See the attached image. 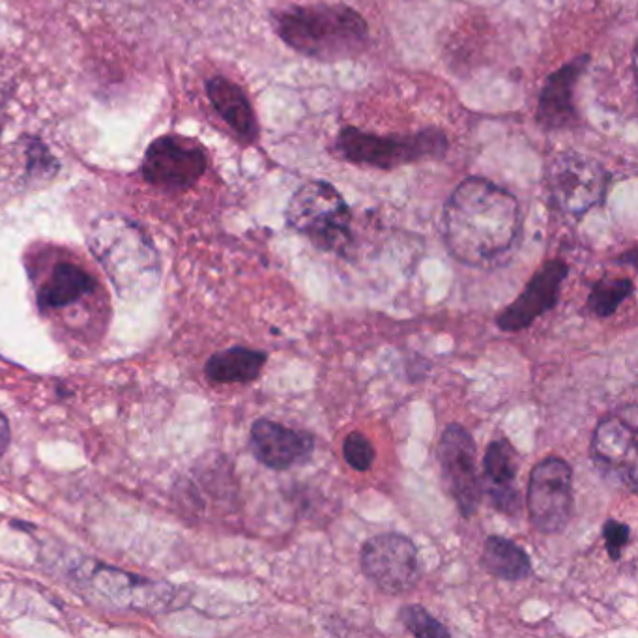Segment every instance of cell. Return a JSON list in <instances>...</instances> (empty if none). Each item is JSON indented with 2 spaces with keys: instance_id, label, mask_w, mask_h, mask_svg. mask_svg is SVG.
Returning a JSON list of instances; mask_svg holds the SVG:
<instances>
[{
  "instance_id": "obj_3",
  "label": "cell",
  "mask_w": 638,
  "mask_h": 638,
  "mask_svg": "<svg viewBox=\"0 0 638 638\" xmlns=\"http://www.w3.org/2000/svg\"><path fill=\"white\" fill-rule=\"evenodd\" d=\"M90 249L122 298L141 300L160 285L158 251L146 232L130 219L118 214L96 219L90 231Z\"/></svg>"
},
{
  "instance_id": "obj_2",
  "label": "cell",
  "mask_w": 638,
  "mask_h": 638,
  "mask_svg": "<svg viewBox=\"0 0 638 638\" xmlns=\"http://www.w3.org/2000/svg\"><path fill=\"white\" fill-rule=\"evenodd\" d=\"M274 27L290 49L320 62L358 55L369 32L362 15L345 4L290 6L274 15Z\"/></svg>"
},
{
  "instance_id": "obj_23",
  "label": "cell",
  "mask_w": 638,
  "mask_h": 638,
  "mask_svg": "<svg viewBox=\"0 0 638 638\" xmlns=\"http://www.w3.org/2000/svg\"><path fill=\"white\" fill-rule=\"evenodd\" d=\"M343 457L356 472H369L375 463V446L360 431H352L343 442Z\"/></svg>"
},
{
  "instance_id": "obj_22",
  "label": "cell",
  "mask_w": 638,
  "mask_h": 638,
  "mask_svg": "<svg viewBox=\"0 0 638 638\" xmlns=\"http://www.w3.org/2000/svg\"><path fill=\"white\" fill-rule=\"evenodd\" d=\"M399 620L408 633L421 638L450 637L451 633L435 620L421 605H406L399 612Z\"/></svg>"
},
{
  "instance_id": "obj_10",
  "label": "cell",
  "mask_w": 638,
  "mask_h": 638,
  "mask_svg": "<svg viewBox=\"0 0 638 638\" xmlns=\"http://www.w3.org/2000/svg\"><path fill=\"white\" fill-rule=\"evenodd\" d=\"M592 459L631 493L637 491V406L599 421L592 436Z\"/></svg>"
},
{
  "instance_id": "obj_24",
  "label": "cell",
  "mask_w": 638,
  "mask_h": 638,
  "mask_svg": "<svg viewBox=\"0 0 638 638\" xmlns=\"http://www.w3.org/2000/svg\"><path fill=\"white\" fill-rule=\"evenodd\" d=\"M27 173L32 178H51L58 173V161L53 158L49 148L38 139H27Z\"/></svg>"
},
{
  "instance_id": "obj_9",
  "label": "cell",
  "mask_w": 638,
  "mask_h": 638,
  "mask_svg": "<svg viewBox=\"0 0 638 638\" xmlns=\"http://www.w3.org/2000/svg\"><path fill=\"white\" fill-rule=\"evenodd\" d=\"M442 481L464 519L478 513L483 485L478 472V448L468 429L451 423L440 436L436 450Z\"/></svg>"
},
{
  "instance_id": "obj_21",
  "label": "cell",
  "mask_w": 638,
  "mask_h": 638,
  "mask_svg": "<svg viewBox=\"0 0 638 638\" xmlns=\"http://www.w3.org/2000/svg\"><path fill=\"white\" fill-rule=\"evenodd\" d=\"M635 285L627 277H601L588 294L586 307L599 319H607L618 311V307L633 294Z\"/></svg>"
},
{
  "instance_id": "obj_11",
  "label": "cell",
  "mask_w": 638,
  "mask_h": 638,
  "mask_svg": "<svg viewBox=\"0 0 638 638\" xmlns=\"http://www.w3.org/2000/svg\"><path fill=\"white\" fill-rule=\"evenodd\" d=\"M203 148L182 137L165 135L146 150L143 176L146 182L161 189H188L199 182L206 171Z\"/></svg>"
},
{
  "instance_id": "obj_17",
  "label": "cell",
  "mask_w": 638,
  "mask_h": 638,
  "mask_svg": "<svg viewBox=\"0 0 638 638\" xmlns=\"http://www.w3.org/2000/svg\"><path fill=\"white\" fill-rule=\"evenodd\" d=\"M206 90L214 109L231 126V130L244 141H255L259 135L257 116L244 90L219 75L206 83Z\"/></svg>"
},
{
  "instance_id": "obj_25",
  "label": "cell",
  "mask_w": 638,
  "mask_h": 638,
  "mask_svg": "<svg viewBox=\"0 0 638 638\" xmlns=\"http://www.w3.org/2000/svg\"><path fill=\"white\" fill-rule=\"evenodd\" d=\"M629 539H631V528H629V524L616 521V519H609V521L603 524L605 549H607L610 558H612L614 562H618V560L622 558Z\"/></svg>"
},
{
  "instance_id": "obj_18",
  "label": "cell",
  "mask_w": 638,
  "mask_h": 638,
  "mask_svg": "<svg viewBox=\"0 0 638 638\" xmlns=\"http://www.w3.org/2000/svg\"><path fill=\"white\" fill-rule=\"evenodd\" d=\"M268 362V354L262 350L232 347L214 354L204 367L206 378L214 384H249L261 377Z\"/></svg>"
},
{
  "instance_id": "obj_7",
  "label": "cell",
  "mask_w": 638,
  "mask_h": 638,
  "mask_svg": "<svg viewBox=\"0 0 638 638\" xmlns=\"http://www.w3.org/2000/svg\"><path fill=\"white\" fill-rule=\"evenodd\" d=\"M573 470L562 457H545L532 468L526 506L530 522L539 534L564 532L573 517Z\"/></svg>"
},
{
  "instance_id": "obj_13",
  "label": "cell",
  "mask_w": 638,
  "mask_h": 638,
  "mask_svg": "<svg viewBox=\"0 0 638 638\" xmlns=\"http://www.w3.org/2000/svg\"><path fill=\"white\" fill-rule=\"evenodd\" d=\"M313 450L315 438L305 431H296L266 418L255 421L251 427V451L257 461L270 470L283 472L305 463Z\"/></svg>"
},
{
  "instance_id": "obj_15",
  "label": "cell",
  "mask_w": 638,
  "mask_h": 638,
  "mask_svg": "<svg viewBox=\"0 0 638 638\" xmlns=\"http://www.w3.org/2000/svg\"><path fill=\"white\" fill-rule=\"evenodd\" d=\"M588 62V55L575 58L547 77L537 103L536 120L539 126H543L545 130H564L579 122V113L575 107V87Z\"/></svg>"
},
{
  "instance_id": "obj_8",
  "label": "cell",
  "mask_w": 638,
  "mask_h": 638,
  "mask_svg": "<svg viewBox=\"0 0 638 638\" xmlns=\"http://www.w3.org/2000/svg\"><path fill=\"white\" fill-rule=\"evenodd\" d=\"M363 575L384 594H406L421 579L420 556L410 537L386 532L369 537L363 543Z\"/></svg>"
},
{
  "instance_id": "obj_12",
  "label": "cell",
  "mask_w": 638,
  "mask_h": 638,
  "mask_svg": "<svg viewBox=\"0 0 638 638\" xmlns=\"http://www.w3.org/2000/svg\"><path fill=\"white\" fill-rule=\"evenodd\" d=\"M569 276L567 262L560 259L547 261L532 279L526 289L498 313L496 326L504 332H521L530 328L537 319L549 313L560 300V289Z\"/></svg>"
},
{
  "instance_id": "obj_6",
  "label": "cell",
  "mask_w": 638,
  "mask_h": 638,
  "mask_svg": "<svg viewBox=\"0 0 638 638\" xmlns=\"http://www.w3.org/2000/svg\"><path fill=\"white\" fill-rule=\"evenodd\" d=\"M609 184V171L580 152L558 154L545 171L549 203L554 210L571 218H582L603 204Z\"/></svg>"
},
{
  "instance_id": "obj_16",
  "label": "cell",
  "mask_w": 638,
  "mask_h": 638,
  "mask_svg": "<svg viewBox=\"0 0 638 638\" xmlns=\"http://www.w3.org/2000/svg\"><path fill=\"white\" fill-rule=\"evenodd\" d=\"M90 584L116 605L139 610L163 609L173 597V588L169 584L128 575L113 567H94Z\"/></svg>"
},
{
  "instance_id": "obj_5",
  "label": "cell",
  "mask_w": 638,
  "mask_h": 638,
  "mask_svg": "<svg viewBox=\"0 0 638 638\" xmlns=\"http://www.w3.org/2000/svg\"><path fill=\"white\" fill-rule=\"evenodd\" d=\"M337 154L354 165L395 169L421 160H438L448 152V137L438 130L406 135H377L358 128H345L337 135Z\"/></svg>"
},
{
  "instance_id": "obj_26",
  "label": "cell",
  "mask_w": 638,
  "mask_h": 638,
  "mask_svg": "<svg viewBox=\"0 0 638 638\" xmlns=\"http://www.w3.org/2000/svg\"><path fill=\"white\" fill-rule=\"evenodd\" d=\"M8 444H10V423L6 420V416L0 412V457L4 455Z\"/></svg>"
},
{
  "instance_id": "obj_20",
  "label": "cell",
  "mask_w": 638,
  "mask_h": 638,
  "mask_svg": "<svg viewBox=\"0 0 638 638\" xmlns=\"http://www.w3.org/2000/svg\"><path fill=\"white\" fill-rule=\"evenodd\" d=\"M96 289L94 277L88 276L87 272L70 262H62L53 270L51 277L47 279L40 294H38V304L42 309H55L64 307L79 300L88 292Z\"/></svg>"
},
{
  "instance_id": "obj_1",
  "label": "cell",
  "mask_w": 638,
  "mask_h": 638,
  "mask_svg": "<svg viewBox=\"0 0 638 638\" xmlns=\"http://www.w3.org/2000/svg\"><path fill=\"white\" fill-rule=\"evenodd\" d=\"M521 231V206L508 189L472 176L453 189L442 212V236L455 261L489 266L508 255Z\"/></svg>"
},
{
  "instance_id": "obj_19",
  "label": "cell",
  "mask_w": 638,
  "mask_h": 638,
  "mask_svg": "<svg viewBox=\"0 0 638 638\" xmlns=\"http://www.w3.org/2000/svg\"><path fill=\"white\" fill-rule=\"evenodd\" d=\"M481 566L496 579L522 580L532 575L528 552L508 537L489 536L483 545Z\"/></svg>"
},
{
  "instance_id": "obj_4",
  "label": "cell",
  "mask_w": 638,
  "mask_h": 638,
  "mask_svg": "<svg viewBox=\"0 0 638 638\" xmlns=\"http://www.w3.org/2000/svg\"><path fill=\"white\" fill-rule=\"evenodd\" d=\"M287 225L322 251L345 255L352 244V214L347 201L324 180L296 189L287 204Z\"/></svg>"
},
{
  "instance_id": "obj_14",
  "label": "cell",
  "mask_w": 638,
  "mask_h": 638,
  "mask_svg": "<svg viewBox=\"0 0 638 638\" xmlns=\"http://www.w3.org/2000/svg\"><path fill=\"white\" fill-rule=\"evenodd\" d=\"M519 466V453L508 438H498L489 444L483 459V493H487L494 509L508 517L521 513Z\"/></svg>"
}]
</instances>
